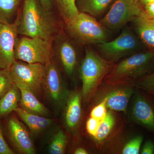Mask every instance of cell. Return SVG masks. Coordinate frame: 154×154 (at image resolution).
I'll use <instances>...</instances> for the list:
<instances>
[{"instance_id":"6da1fadb","label":"cell","mask_w":154,"mask_h":154,"mask_svg":"<svg viewBox=\"0 0 154 154\" xmlns=\"http://www.w3.org/2000/svg\"><path fill=\"white\" fill-rule=\"evenodd\" d=\"M50 11L37 0H24L22 13L17 17L18 34L52 40L57 26Z\"/></svg>"},{"instance_id":"7a4b0ae2","label":"cell","mask_w":154,"mask_h":154,"mask_svg":"<svg viewBox=\"0 0 154 154\" xmlns=\"http://www.w3.org/2000/svg\"><path fill=\"white\" fill-rule=\"evenodd\" d=\"M154 71V49H144L114 65L103 82L108 85H134Z\"/></svg>"},{"instance_id":"3957f363","label":"cell","mask_w":154,"mask_h":154,"mask_svg":"<svg viewBox=\"0 0 154 154\" xmlns=\"http://www.w3.org/2000/svg\"><path fill=\"white\" fill-rule=\"evenodd\" d=\"M115 64L105 59L94 49L86 48L80 67L82 82L81 92L84 102H89L96 96L99 87Z\"/></svg>"},{"instance_id":"277c9868","label":"cell","mask_w":154,"mask_h":154,"mask_svg":"<svg viewBox=\"0 0 154 154\" xmlns=\"http://www.w3.org/2000/svg\"><path fill=\"white\" fill-rule=\"evenodd\" d=\"M66 24L69 37L82 45H97L109 41V30L96 18L88 14L79 12Z\"/></svg>"},{"instance_id":"5b68a950","label":"cell","mask_w":154,"mask_h":154,"mask_svg":"<svg viewBox=\"0 0 154 154\" xmlns=\"http://www.w3.org/2000/svg\"><path fill=\"white\" fill-rule=\"evenodd\" d=\"M97 45L99 54L115 63L146 48L135 32L128 28L122 30L119 36L113 40Z\"/></svg>"},{"instance_id":"8992f818","label":"cell","mask_w":154,"mask_h":154,"mask_svg":"<svg viewBox=\"0 0 154 154\" xmlns=\"http://www.w3.org/2000/svg\"><path fill=\"white\" fill-rule=\"evenodd\" d=\"M53 52L52 40L25 36L17 37L15 43L16 60L28 63L45 65L51 59Z\"/></svg>"},{"instance_id":"52a82bcc","label":"cell","mask_w":154,"mask_h":154,"mask_svg":"<svg viewBox=\"0 0 154 154\" xmlns=\"http://www.w3.org/2000/svg\"><path fill=\"white\" fill-rule=\"evenodd\" d=\"M143 15V8L139 0H115L99 22L109 31L116 30Z\"/></svg>"},{"instance_id":"ba28073f","label":"cell","mask_w":154,"mask_h":154,"mask_svg":"<svg viewBox=\"0 0 154 154\" xmlns=\"http://www.w3.org/2000/svg\"><path fill=\"white\" fill-rule=\"evenodd\" d=\"M10 69L16 86H24L36 95L41 93L45 71V65L16 60Z\"/></svg>"},{"instance_id":"9c48e42d","label":"cell","mask_w":154,"mask_h":154,"mask_svg":"<svg viewBox=\"0 0 154 154\" xmlns=\"http://www.w3.org/2000/svg\"><path fill=\"white\" fill-rule=\"evenodd\" d=\"M130 115L136 124L154 133V97L136 88L131 99Z\"/></svg>"},{"instance_id":"30bf717a","label":"cell","mask_w":154,"mask_h":154,"mask_svg":"<svg viewBox=\"0 0 154 154\" xmlns=\"http://www.w3.org/2000/svg\"><path fill=\"white\" fill-rule=\"evenodd\" d=\"M18 24L17 18L12 23L0 22V69L11 68L17 60L14 49Z\"/></svg>"},{"instance_id":"8fae6325","label":"cell","mask_w":154,"mask_h":154,"mask_svg":"<svg viewBox=\"0 0 154 154\" xmlns=\"http://www.w3.org/2000/svg\"><path fill=\"white\" fill-rule=\"evenodd\" d=\"M42 88L51 101L56 103L66 102L69 93L65 88L60 72L52 59L45 65Z\"/></svg>"},{"instance_id":"7c38bea8","label":"cell","mask_w":154,"mask_h":154,"mask_svg":"<svg viewBox=\"0 0 154 154\" xmlns=\"http://www.w3.org/2000/svg\"><path fill=\"white\" fill-rule=\"evenodd\" d=\"M101 99H106L107 108L111 111L126 113L136 88L133 85H108Z\"/></svg>"},{"instance_id":"4fadbf2b","label":"cell","mask_w":154,"mask_h":154,"mask_svg":"<svg viewBox=\"0 0 154 154\" xmlns=\"http://www.w3.org/2000/svg\"><path fill=\"white\" fill-rule=\"evenodd\" d=\"M7 132L11 143L19 153H36L34 145L28 130L16 117L12 116L9 119Z\"/></svg>"},{"instance_id":"5bb4252c","label":"cell","mask_w":154,"mask_h":154,"mask_svg":"<svg viewBox=\"0 0 154 154\" xmlns=\"http://www.w3.org/2000/svg\"><path fill=\"white\" fill-rule=\"evenodd\" d=\"M55 51L66 74H72L77 64L78 54L71 38L61 34L56 41Z\"/></svg>"},{"instance_id":"9a60e30c","label":"cell","mask_w":154,"mask_h":154,"mask_svg":"<svg viewBox=\"0 0 154 154\" xmlns=\"http://www.w3.org/2000/svg\"><path fill=\"white\" fill-rule=\"evenodd\" d=\"M82 92L73 91L69 94L65 109V123L69 129L73 130L77 128L82 116Z\"/></svg>"},{"instance_id":"2e32d148","label":"cell","mask_w":154,"mask_h":154,"mask_svg":"<svg viewBox=\"0 0 154 154\" xmlns=\"http://www.w3.org/2000/svg\"><path fill=\"white\" fill-rule=\"evenodd\" d=\"M132 22L135 32L146 48L154 49V19L141 15Z\"/></svg>"},{"instance_id":"e0dca14e","label":"cell","mask_w":154,"mask_h":154,"mask_svg":"<svg viewBox=\"0 0 154 154\" xmlns=\"http://www.w3.org/2000/svg\"><path fill=\"white\" fill-rule=\"evenodd\" d=\"M17 87L21 93L20 107L30 113L44 116H47L48 114L47 108L38 100L32 91L24 86Z\"/></svg>"},{"instance_id":"ac0fdd59","label":"cell","mask_w":154,"mask_h":154,"mask_svg":"<svg viewBox=\"0 0 154 154\" xmlns=\"http://www.w3.org/2000/svg\"><path fill=\"white\" fill-rule=\"evenodd\" d=\"M14 111L27 125L31 132L37 134L47 128L52 123V119L26 111L18 107Z\"/></svg>"},{"instance_id":"d6986e66","label":"cell","mask_w":154,"mask_h":154,"mask_svg":"<svg viewBox=\"0 0 154 154\" xmlns=\"http://www.w3.org/2000/svg\"><path fill=\"white\" fill-rule=\"evenodd\" d=\"M113 0H76V5L80 13L97 18L102 16Z\"/></svg>"},{"instance_id":"ffe728a7","label":"cell","mask_w":154,"mask_h":154,"mask_svg":"<svg viewBox=\"0 0 154 154\" xmlns=\"http://www.w3.org/2000/svg\"><path fill=\"white\" fill-rule=\"evenodd\" d=\"M20 99V90L14 84L11 89L0 98V117L8 115L17 109Z\"/></svg>"},{"instance_id":"44dd1931","label":"cell","mask_w":154,"mask_h":154,"mask_svg":"<svg viewBox=\"0 0 154 154\" xmlns=\"http://www.w3.org/2000/svg\"><path fill=\"white\" fill-rule=\"evenodd\" d=\"M116 123L115 114L111 110L107 111L105 118L100 121L96 136L94 137L97 142L101 143L106 140L113 131Z\"/></svg>"},{"instance_id":"7402d4cb","label":"cell","mask_w":154,"mask_h":154,"mask_svg":"<svg viewBox=\"0 0 154 154\" xmlns=\"http://www.w3.org/2000/svg\"><path fill=\"white\" fill-rule=\"evenodd\" d=\"M21 0H0V22L12 23Z\"/></svg>"},{"instance_id":"603a6c76","label":"cell","mask_w":154,"mask_h":154,"mask_svg":"<svg viewBox=\"0 0 154 154\" xmlns=\"http://www.w3.org/2000/svg\"><path fill=\"white\" fill-rule=\"evenodd\" d=\"M67 138L63 131L59 130L54 136L50 144L48 152L50 154H63L66 149Z\"/></svg>"},{"instance_id":"cb8c5ba5","label":"cell","mask_w":154,"mask_h":154,"mask_svg":"<svg viewBox=\"0 0 154 154\" xmlns=\"http://www.w3.org/2000/svg\"><path fill=\"white\" fill-rule=\"evenodd\" d=\"M55 2L65 22L79 13L76 5V0H55Z\"/></svg>"},{"instance_id":"d4e9b609","label":"cell","mask_w":154,"mask_h":154,"mask_svg":"<svg viewBox=\"0 0 154 154\" xmlns=\"http://www.w3.org/2000/svg\"><path fill=\"white\" fill-rule=\"evenodd\" d=\"M10 68L0 69V98L6 94L14 85Z\"/></svg>"},{"instance_id":"484cf974","label":"cell","mask_w":154,"mask_h":154,"mask_svg":"<svg viewBox=\"0 0 154 154\" xmlns=\"http://www.w3.org/2000/svg\"><path fill=\"white\" fill-rule=\"evenodd\" d=\"M136 89L142 90L154 97V71L134 84Z\"/></svg>"},{"instance_id":"4316f807","label":"cell","mask_w":154,"mask_h":154,"mask_svg":"<svg viewBox=\"0 0 154 154\" xmlns=\"http://www.w3.org/2000/svg\"><path fill=\"white\" fill-rule=\"evenodd\" d=\"M143 140V136L135 137L125 144L122 150V154H139L140 153L141 147Z\"/></svg>"},{"instance_id":"83f0119b","label":"cell","mask_w":154,"mask_h":154,"mask_svg":"<svg viewBox=\"0 0 154 154\" xmlns=\"http://www.w3.org/2000/svg\"><path fill=\"white\" fill-rule=\"evenodd\" d=\"M106 99L104 98L99 100V104L93 108L90 113V117L101 121L106 116L107 110Z\"/></svg>"},{"instance_id":"f1b7e54d","label":"cell","mask_w":154,"mask_h":154,"mask_svg":"<svg viewBox=\"0 0 154 154\" xmlns=\"http://www.w3.org/2000/svg\"><path fill=\"white\" fill-rule=\"evenodd\" d=\"M100 122V121L91 117H90L87 121L86 123L87 131L90 135L94 137L96 136Z\"/></svg>"},{"instance_id":"f546056e","label":"cell","mask_w":154,"mask_h":154,"mask_svg":"<svg viewBox=\"0 0 154 154\" xmlns=\"http://www.w3.org/2000/svg\"><path fill=\"white\" fill-rule=\"evenodd\" d=\"M14 154V152L10 148L4 138L2 130L0 125V154Z\"/></svg>"},{"instance_id":"4dcf8cb0","label":"cell","mask_w":154,"mask_h":154,"mask_svg":"<svg viewBox=\"0 0 154 154\" xmlns=\"http://www.w3.org/2000/svg\"><path fill=\"white\" fill-rule=\"evenodd\" d=\"M141 154H154V143L152 140L146 141L140 149Z\"/></svg>"},{"instance_id":"1f68e13d","label":"cell","mask_w":154,"mask_h":154,"mask_svg":"<svg viewBox=\"0 0 154 154\" xmlns=\"http://www.w3.org/2000/svg\"><path fill=\"white\" fill-rule=\"evenodd\" d=\"M143 8L146 17L154 19V2L143 6Z\"/></svg>"},{"instance_id":"d6a6232c","label":"cell","mask_w":154,"mask_h":154,"mask_svg":"<svg viewBox=\"0 0 154 154\" xmlns=\"http://www.w3.org/2000/svg\"><path fill=\"white\" fill-rule=\"evenodd\" d=\"M39 2L45 9L51 11L52 8L51 0H39Z\"/></svg>"},{"instance_id":"836d02e7","label":"cell","mask_w":154,"mask_h":154,"mask_svg":"<svg viewBox=\"0 0 154 154\" xmlns=\"http://www.w3.org/2000/svg\"><path fill=\"white\" fill-rule=\"evenodd\" d=\"M74 153L75 154H88L89 152L86 149L83 147H79L75 150Z\"/></svg>"},{"instance_id":"e575fe53","label":"cell","mask_w":154,"mask_h":154,"mask_svg":"<svg viewBox=\"0 0 154 154\" xmlns=\"http://www.w3.org/2000/svg\"><path fill=\"white\" fill-rule=\"evenodd\" d=\"M139 1L143 6L154 2V0H139Z\"/></svg>"}]
</instances>
